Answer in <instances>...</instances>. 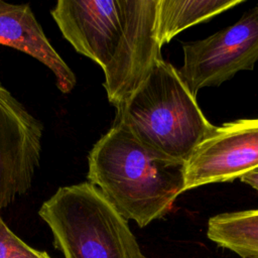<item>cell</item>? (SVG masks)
<instances>
[{"label":"cell","mask_w":258,"mask_h":258,"mask_svg":"<svg viewBox=\"0 0 258 258\" xmlns=\"http://www.w3.org/2000/svg\"><path fill=\"white\" fill-rule=\"evenodd\" d=\"M88 164L89 182L140 228L165 216L184 192L185 163L150 150L118 123L94 144Z\"/></svg>","instance_id":"cell-1"},{"label":"cell","mask_w":258,"mask_h":258,"mask_svg":"<svg viewBox=\"0 0 258 258\" xmlns=\"http://www.w3.org/2000/svg\"><path fill=\"white\" fill-rule=\"evenodd\" d=\"M116 110L114 123L150 150L183 163L215 127L178 71L163 58Z\"/></svg>","instance_id":"cell-2"},{"label":"cell","mask_w":258,"mask_h":258,"mask_svg":"<svg viewBox=\"0 0 258 258\" xmlns=\"http://www.w3.org/2000/svg\"><path fill=\"white\" fill-rule=\"evenodd\" d=\"M38 215L64 258H146L127 220L89 181L60 186Z\"/></svg>","instance_id":"cell-3"},{"label":"cell","mask_w":258,"mask_h":258,"mask_svg":"<svg viewBox=\"0 0 258 258\" xmlns=\"http://www.w3.org/2000/svg\"><path fill=\"white\" fill-rule=\"evenodd\" d=\"M182 48L183 64L178 74L194 96L238 72L253 70L258 60V4L236 23L205 39L183 43Z\"/></svg>","instance_id":"cell-4"},{"label":"cell","mask_w":258,"mask_h":258,"mask_svg":"<svg viewBox=\"0 0 258 258\" xmlns=\"http://www.w3.org/2000/svg\"><path fill=\"white\" fill-rule=\"evenodd\" d=\"M43 124L0 83V209L28 191L39 166Z\"/></svg>","instance_id":"cell-5"},{"label":"cell","mask_w":258,"mask_h":258,"mask_svg":"<svg viewBox=\"0 0 258 258\" xmlns=\"http://www.w3.org/2000/svg\"><path fill=\"white\" fill-rule=\"evenodd\" d=\"M257 167L258 118L215 126L185 162L184 191L232 181Z\"/></svg>","instance_id":"cell-6"},{"label":"cell","mask_w":258,"mask_h":258,"mask_svg":"<svg viewBox=\"0 0 258 258\" xmlns=\"http://www.w3.org/2000/svg\"><path fill=\"white\" fill-rule=\"evenodd\" d=\"M0 44L23 51L44 64L61 93L68 94L75 88V73L49 42L29 4L0 0Z\"/></svg>","instance_id":"cell-7"},{"label":"cell","mask_w":258,"mask_h":258,"mask_svg":"<svg viewBox=\"0 0 258 258\" xmlns=\"http://www.w3.org/2000/svg\"><path fill=\"white\" fill-rule=\"evenodd\" d=\"M243 0H158L156 33L160 46L182 30L233 8Z\"/></svg>","instance_id":"cell-8"},{"label":"cell","mask_w":258,"mask_h":258,"mask_svg":"<svg viewBox=\"0 0 258 258\" xmlns=\"http://www.w3.org/2000/svg\"><path fill=\"white\" fill-rule=\"evenodd\" d=\"M207 237L242 258H258V209L211 217Z\"/></svg>","instance_id":"cell-9"},{"label":"cell","mask_w":258,"mask_h":258,"mask_svg":"<svg viewBox=\"0 0 258 258\" xmlns=\"http://www.w3.org/2000/svg\"><path fill=\"white\" fill-rule=\"evenodd\" d=\"M0 258H50L16 236L0 217Z\"/></svg>","instance_id":"cell-10"},{"label":"cell","mask_w":258,"mask_h":258,"mask_svg":"<svg viewBox=\"0 0 258 258\" xmlns=\"http://www.w3.org/2000/svg\"><path fill=\"white\" fill-rule=\"evenodd\" d=\"M240 179L243 182H245L248 185L255 188L258 192V167L249 171V172H247V173H245L244 175H242L240 177Z\"/></svg>","instance_id":"cell-11"}]
</instances>
